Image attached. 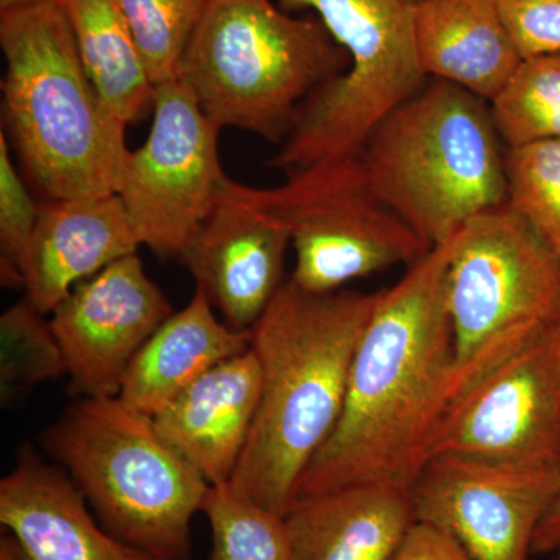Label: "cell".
Segmentation results:
<instances>
[{
    "mask_svg": "<svg viewBox=\"0 0 560 560\" xmlns=\"http://www.w3.org/2000/svg\"><path fill=\"white\" fill-rule=\"evenodd\" d=\"M456 234L378 293L340 420L302 474L294 500L349 486L415 485L452 401L455 346L445 278Z\"/></svg>",
    "mask_w": 560,
    "mask_h": 560,
    "instance_id": "1",
    "label": "cell"
},
{
    "mask_svg": "<svg viewBox=\"0 0 560 560\" xmlns=\"http://www.w3.org/2000/svg\"><path fill=\"white\" fill-rule=\"evenodd\" d=\"M378 293H312L290 280L249 330L261 394L231 488L285 517L340 420L350 366Z\"/></svg>",
    "mask_w": 560,
    "mask_h": 560,
    "instance_id": "2",
    "label": "cell"
},
{
    "mask_svg": "<svg viewBox=\"0 0 560 560\" xmlns=\"http://www.w3.org/2000/svg\"><path fill=\"white\" fill-rule=\"evenodd\" d=\"M0 47L7 125L46 201L116 194L127 127L92 86L65 7L0 11Z\"/></svg>",
    "mask_w": 560,
    "mask_h": 560,
    "instance_id": "3",
    "label": "cell"
},
{
    "mask_svg": "<svg viewBox=\"0 0 560 560\" xmlns=\"http://www.w3.org/2000/svg\"><path fill=\"white\" fill-rule=\"evenodd\" d=\"M500 142L490 103L434 80L372 131L360 158L374 197L433 248L508 205Z\"/></svg>",
    "mask_w": 560,
    "mask_h": 560,
    "instance_id": "4",
    "label": "cell"
},
{
    "mask_svg": "<svg viewBox=\"0 0 560 560\" xmlns=\"http://www.w3.org/2000/svg\"><path fill=\"white\" fill-rule=\"evenodd\" d=\"M39 440L114 537L154 560L191 559V522L210 485L153 418L119 397H86Z\"/></svg>",
    "mask_w": 560,
    "mask_h": 560,
    "instance_id": "5",
    "label": "cell"
},
{
    "mask_svg": "<svg viewBox=\"0 0 560 560\" xmlns=\"http://www.w3.org/2000/svg\"><path fill=\"white\" fill-rule=\"evenodd\" d=\"M348 68V54L315 18H293L272 0H209L179 80L220 128L276 142Z\"/></svg>",
    "mask_w": 560,
    "mask_h": 560,
    "instance_id": "6",
    "label": "cell"
},
{
    "mask_svg": "<svg viewBox=\"0 0 560 560\" xmlns=\"http://www.w3.org/2000/svg\"><path fill=\"white\" fill-rule=\"evenodd\" d=\"M445 291L455 346L452 407L558 323L560 260L501 206L456 234Z\"/></svg>",
    "mask_w": 560,
    "mask_h": 560,
    "instance_id": "7",
    "label": "cell"
},
{
    "mask_svg": "<svg viewBox=\"0 0 560 560\" xmlns=\"http://www.w3.org/2000/svg\"><path fill=\"white\" fill-rule=\"evenodd\" d=\"M278 2L285 11H315L349 68L302 105L272 165L289 173L359 156L372 131L423 88L415 35L420 0Z\"/></svg>",
    "mask_w": 560,
    "mask_h": 560,
    "instance_id": "8",
    "label": "cell"
},
{
    "mask_svg": "<svg viewBox=\"0 0 560 560\" xmlns=\"http://www.w3.org/2000/svg\"><path fill=\"white\" fill-rule=\"evenodd\" d=\"M260 191L289 226L296 250L291 280L312 293L412 265L431 249L374 197L360 154L298 168L282 186Z\"/></svg>",
    "mask_w": 560,
    "mask_h": 560,
    "instance_id": "9",
    "label": "cell"
},
{
    "mask_svg": "<svg viewBox=\"0 0 560 560\" xmlns=\"http://www.w3.org/2000/svg\"><path fill=\"white\" fill-rule=\"evenodd\" d=\"M220 130L183 81L158 84L149 138L128 151L116 194L140 245L162 259L180 260L230 178Z\"/></svg>",
    "mask_w": 560,
    "mask_h": 560,
    "instance_id": "10",
    "label": "cell"
},
{
    "mask_svg": "<svg viewBox=\"0 0 560 560\" xmlns=\"http://www.w3.org/2000/svg\"><path fill=\"white\" fill-rule=\"evenodd\" d=\"M436 455L560 474L558 323L445 411L431 444Z\"/></svg>",
    "mask_w": 560,
    "mask_h": 560,
    "instance_id": "11",
    "label": "cell"
},
{
    "mask_svg": "<svg viewBox=\"0 0 560 560\" xmlns=\"http://www.w3.org/2000/svg\"><path fill=\"white\" fill-rule=\"evenodd\" d=\"M560 474L436 455L411 488L416 522L451 534L471 560H528Z\"/></svg>",
    "mask_w": 560,
    "mask_h": 560,
    "instance_id": "12",
    "label": "cell"
},
{
    "mask_svg": "<svg viewBox=\"0 0 560 560\" xmlns=\"http://www.w3.org/2000/svg\"><path fill=\"white\" fill-rule=\"evenodd\" d=\"M50 315L69 393L97 399L119 396L131 361L173 307L135 253L73 287Z\"/></svg>",
    "mask_w": 560,
    "mask_h": 560,
    "instance_id": "13",
    "label": "cell"
},
{
    "mask_svg": "<svg viewBox=\"0 0 560 560\" xmlns=\"http://www.w3.org/2000/svg\"><path fill=\"white\" fill-rule=\"evenodd\" d=\"M291 245L289 226L260 189L228 178L180 261L232 329L249 331L276 296Z\"/></svg>",
    "mask_w": 560,
    "mask_h": 560,
    "instance_id": "14",
    "label": "cell"
},
{
    "mask_svg": "<svg viewBox=\"0 0 560 560\" xmlns=\"http://www.w3.org/2000/svg\"><path fill=\"white\" fill-rule=\"evenodd\" d=\"M0 525L31 560H154L106 530L69 475L33 447L0 481Z\"/></svg>",
    "mask_w": 560,
    "mask_h": 560,
    "instance_id": "15",
    "label": "cell"
},
{
    "mask_svg": "<svg viewBox=\"0 0 560 560\" xmlns=\"http://www.w3.org/2000/svg\"><path fill=\"white\" fill-rule=\"evenodd\" d=\"M140 241L119 195L46 201L22 261L25 300L49 315L73 287L113 261L138 253Z\"/></svg>",
    "mask_w": 560,
    "mask_h": 560,
    "instance_id": "16",
    "label": "cell"
},
{
    "mask_svg": "<svg viewBox=\"0 0 560 560\" xmlns=\"http://www.w3.org/2000/svg\"><path fill=\"white\" fill-rule=\"evenodd\" d=\"M261 394L250 350L217 364L153 416L154 427L210 486L230 482L248 442Z\"/></svg>",
    "mask_w": 560,
    "mask_h": 560,
    "instance_id": "17",
    "label": "cell"
},
{
    "mask_svg": "<svg viewBox=\"0 0 560 560\" xmlns=\"http://www.w3.org/2000/svg\"><path fill=\"white\" fill-rule=\"evenodd\" d=\"M415 522L411 489L401 486L301 497L285 514L291 560H389Z\"/></svg>",
    "mask_w": 560,
    "mask_h": 560,
    "instance_id": "18",
    "label": "cell"
},
{
    "mask_svg": "<svg viewBox=\"0 0 560 560\" xmlns=\"http://www.w3.org/2000/svg\"><path fill=\"white\" fill-rule=\"evenodd\" d=\"M415 35L425 77L448 81L488 103L523 61L497 0H420Z\"/></svg>",
    "mask_w": 560,
    "mask_h": 560,
    "instance_id": "19",
    "label": "cell"
},
{
    "mask_svg": "<svg viewBox=\"0 0 560 560\" xmlns=\"http://www.w3.org/2000/svg\"><path fill=\"white\" fill-rule=\"evenodd\" d=\"M249 348V331L220 320L205 291L195 289L189 304L173 312L140 348L117 397L153 418L190 383Z\"/></svg>",
    "mask_w": 560,
    "mask_h": 560,
    "instance_id": "20",
    "label": "cell"
},
{
    "mask_svg": "<svg viewBox=\"0 0 560 560\" xmlns=\"http://www.w3.org/2000/svg\"><path fill=\"white\" fill-rule=\"evenodd\" d=\"M81 62L103 105L128 127L153 108L156 84L114 0H61Z\"/></svg>",
    "mask_w": 560,
    "mask_h": 560,
    "instance_id": "21",
    "label": "cell"
},
{
    "mask_svg": "<svg viewBox=\"0 0 560 560\" xmlns=\"http://www.w3.org/2000/svg\"><path fill=\"white\" fill-rule=\"evenodd\" d=\"M490 113L508 149L560 140V54L523 60Z\"/></svg>",
    "mask_w": 560,
    "mask_h": 560,
    "instance_id": "22",
    "label": "cell"
},
{
    "mask_svg": "<svg viewBox=\"0 0 560 560\" xmlns=\"http://www.w3.org/2000/svg\"><path fill=\"white\" fill-rule=\"evenodd\" d=\"M201 512L212 533L209 560H291L285 517L235 492L230 482L210 486Z\"/></svg>",
    "mask_w": 560,
    "mask_h": 560,
    "instance_id": "23",
    "label": "cell"
},
{
    "mask_svg": "<svg viewBox=\"0 0 560 560\" xmlns=\"http://www.w3.org/2000/svg\"><path fill=\"white\" fill-rule=\"evenodd\" d=\"M153 83L179 80L180 65L209 0H114Z\"/></svg>",
    "mask_w": 560,
    "mask_h": 560,
    "instance_id": "24",
    "label": "cell"
},
{
    "mask_svg": "<svg viewBox=\"0 0 560 560\" xmlns=\"http://www.w3.org/2000/svg\"><path fill=\"white\" fill-rule=\"evenodd\" d=\"M508 206L560 260V140L506 150Z\"/></svg>",
    "mask_w": 560,
    "mask_h": 560,
    "instance_id": "25",
    "label": "cell"
},
{
    "mask_svg": "<svg viewBox=\"0 0 560 560\" xmlns=\"http://www.w3.org/2000/svg\"><path fill=\"white\" fill-rule=\"evenodd\" d=\"M61 375H68L65 353L50 323L25 298L11 305L0 318L2 399Z\"/></svg>",
    "mask_w": 560,
    "mask_h": 560,
    "instance_id": "26",
    "label": "cell"
},
{
    "mask_svg": "<svg viewBox=\"0 0 560 560\" xmlns=\"http://www.w3.org/2000/svg\"><path fill=\"white\" fill-rule=\"evenodd\" d=\"M40 205L11 160L5 132L0 135V279L3 287H22V261L38 228Z\"/></svg>",
    "mask_w": 560,
    "mask_h": 560,
    "instance_id": "27",
    "label": "cell"
},
{
    "mask_svg": "<svg viewBox=\"0 0 560 560\" xmlns=\"http://www.w3.org/2000/svg\"><path fill=\"white\" fill-rule=\"evenodd\" d=\"M523 60L560 54V0H497Z\"/></svg>",
    "mask_w": 560,
    "mask_h": 560,
    "instance_id": "28",
    "label": "cell"
},
{
    "mask_svg": "<svg viewBox=\"0 0 560 560\" xmlns=\"http://www.w3.org/2000/svg\"><path fill=\"white\" fill-rule=\"evenodd\" d=\"M389 560H471L466 550L429 523L415 522Z\"/></svg>",
    "mask_w": 560,
    "mask_h": 560,
    "instance_id": "29",
    "label": "cell"
},
{
    "mask_svg": "<svg viewBox=\"0 0 560 560\" xmlns=\"http://www.w3.org/2000/svg\"><path fill=\"white\" fill-rule=\"evenodd\" d=\"M560 551V488L545 512L533 541V555Z\"/></svg>",
    "mask_w": 560,
    "mask_h": 560,
    "instance_id": "30",
    "label": "cell"
},
{
    "mask_svg": "<svg viewBox=\"0 0 560 560\" xmlns=\"http://www.w3.org/2000/svg\"><path fill=\"white\" fill-rule=\"evenodd\" d=\"M0 560H31L22 551L18 541L10 536V534H3L0 539Z\"/></svg>",
    "mask_w": 560,
    "mask_h": 560,
    "instance_id": "31",
    "label": "cell"
},
{
    "mask_svg": "<svg viewBox=\"0 0 560 560\" xmlns=\"http://www.w3.org/2000/svg\"><path fill=\"white\" fill-rule=\"evenodd\" d=\"M46 3H61V0H0V11L46 5Z\"/></svg>",
    "mask_w": 560,
    "mask_h": 560,
    "instance_id": "32",
    "label": "cell"
},
{
    "mask_svg": "<svg viewBox=\"0 0 560 560\" xmlns=\"http://www.w3.org/2000/svg\"><path fill=\"white\" fill-rule=\"evenodd\" d=\"M556 560H560V551H559V556H558V559H556Z\"/></svg>",
    "mask_w": 560,
    "mask_h": 560,
    "instance_id": "33",
    "label": "cell"
},
{
    "mask_svg": "<svg viewBox=\"0 0 560 560\" xmlns=\"http://www.w3.org/2000/svg\"><path fill=\"white\" fill-rule=\"evenodd\" d=\"M558 324H559V327H560V316H559V319H558Z\"/></svg>",
    "mask_w": 560,
    "mask_h": 560,
    "instance_id": "34",
    "label": "cell"
}]
</instances>
